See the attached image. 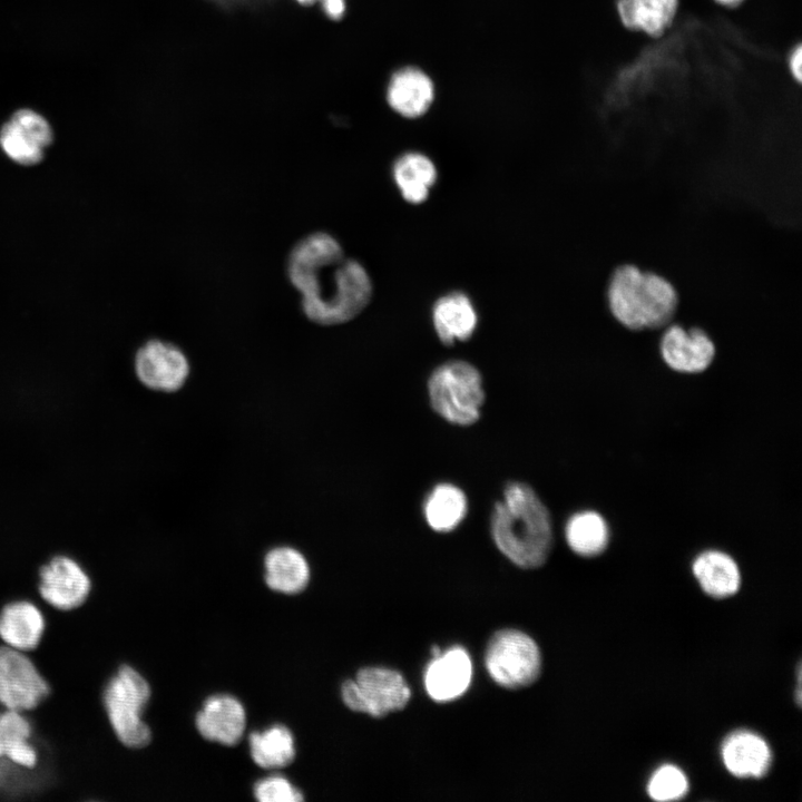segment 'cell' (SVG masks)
Listing matches in <instances>:
<instances>
[{"label": "cell", "instance_id": "6da1fadb", "mask_svg": "<svg viewBox=\"0 0 802 802\" xmlns=\"http://www.w3.org/2000/svg\"><path fill=\"white\" fill-rule=\"evenodd\" d=\"M490 529L501 554L525 569L541 567L554 546L549 510L535 489L522 481L506 485L502 500L493 506Z\"/></svg>", "mask_w": 802, "mask_h": 802}, {"label": "cell", "instance_id": "7a4b0ae2", "mask_svg": "<svg viewBox=\"0 0 802 802\" xmlns=\"http://www.w3.org/2000/svg\"><path fill=\"white\" fill-rule=\"evenodd\" d=\"M299 293L305 317L330 326L356 317L370 303L373 286L366 268L344 256L321 267Z\"/></svg>", "mask_w": 802, "mask_h": 802}, {"label": "cell", "instance_id": "3957f363", "mask_svg": "<svg viewBox=\"0 0 802 802\" xmlns=\"http://www.w3.org/2000/svg\"><path fill=\"white\" fill-rule=\"evenodd\" d=\"M606 299L613 317L633 331L668 325L678 305L677 292L668 280L633 264L615 268Z\"/></svg>", "mask_w": 802, "mask_h": 802}, {"label": "cell", "instance_id": "277c9868", "mask_svg": "<svg viewBox=\"0 0 802 802\" xmlns=\"http://www.w3.org/2000/svg\"><path fill=\"white\" fill-rule=\"evenodd\" d=\"M427 387L431 408L446 421L467 427L479 420L486 393L482 375L470 362H443L432 371Z\"/></svg>", "mask_w": 802, "mask_h": 802}, {"label": "cell", "instance_id": "5b68a950", "mask_svg": "<svg viewBox=\"0 0 802 802\" xmlns=\"http://www.w3.org/2000/svg\"><path fill=\"white\" fill-rule=\"evenodd\" d=\"M149 698L148 683L128 665H123L105 687L102 702L109 723L126 746L138 749L150 742V730L143 720Z\"/></svg>", "mask_w": 802, "mask_h": 802}, {"label": "cell", "instance_id": "8992f818", "mask_svg": "<svg viewBox=\"0 0 802 802\" xmlns=\"http://www.w3.org/2000/svg\"><path fill=\"white\" fill-rule=\"evenodd\" d=\"M485 664L498 685L516 689L537 681L541 671V656L530 636L517 629H503L490 638Z\"/></svg>", "mask_w": 802, "mask_h": 802}, {"label": "cell", "instance_id": "52a82bcc", "mask_svg": "<svg viewBox=\"0 0 802 802\" xmlns=\"http://www.w3.org/2000/svg\"><path fill=\"white\" fill-rule=\"evenodd\" d=\"M341 694L350 710L373 717H383L402 710L411 697L403 676L385 667L361 668L355 679H348L342 684Z\"/></svg>", "mask_w": 802, "mask_h": 802}, {"label": "cell", "instance_id": "ba28073f", "mask_svg": "<svg viewBox=\"0 0 802 802\" xmlns=\"http://www.w3.org/2000/svg\"><path fill=\"white\" fill-rule=\"evenodd\" d=\"M49 694V684L25 652L0 646V705L26 712Z\"/></svg>", "mask_w": 802, "mask_h": 802}, {"label": "cell", "instance_id": "9c48e42d", "mask_svg": "<svg viewBox=\"0 0 802 802\" xmlns=\"http://www.w3.org/2000/svg\"><path fill=\"white\" fill-rule=\"evenodd\" d=\"M135 372L145 387L156 391L175 392L186 382L189 362L175 344L162 340H149L135 355Z\"/></svg>", "mask_w": 802, "mask_h": 802}, {"label": "cell", "instance_id": "30bf717a", "mask_svg": "<svg viewBox=\"0 0 802 802\" xmlns=\"http://www.w3.org/2000/svg\"><path fill=\"white\" fill-rule=\"evenodd\" d=\"M52 139L49 121L29 108L17 110L0 129V148L8 158L23 166L40 163Z\"/></svg>", "mask_w": 802, "mask_h": 802}, {"label": "cell", "instance_id": "8fae6325", "mask_svg": "<svg viewBox=\"0 0 802 802\" xmlns=\"http://www.w3.org/2000/svg\"><path fill=\"white\" fill-rule=\"evenodd\" d=\"M91 581L84 568L68 556H56L39 569L38 591L59 610H71L87 599Z\"/></svg>", "mask_w": 802, "mask_h": 802}, {"label": "cell", "instance_id": "7c38bea8", "mask_svg": "<svg viewBox=\"0 0 802 802\" xmlns=\"http://www.w3.org/2000/svg\"><path fill=\"white\" fill-rule=\"evenodd\" d=\"M659 351L665 364L679 373L704 372L713 362L715 345L700 327L668 325L662 334Z\"/></svg>", "mask_w": 802, "mask_h": 802}, {"label": "cell", "instance_id": "4fadbf2b", "mask_svg": "<svg viewBox=\"0 0 802 802\" xmlns=\"http://www.w3.org/2000/svg\"><path fill=\"white\" fill-rule=\"evenodd\" d=\"M472 678V663L467 651L453 646L433 657L424 673L428 695L436 702H449L468 689Z\"/></svg>", "mask_w": 802, "mask_h": 802}, {"label": "cell", "instance_id": "5bb4252c", "mask_svg": "<svg viewBox=\"0 0 802 802\" xmlns=\"http://www.w3.org/2000/svg\"><path fill=\"white\" fill-rule=\"evenodd\" d=\"M344 257L340 242L330 233L319 231L297 241L286 260V275L299 292L321 267Z\"/></svg>", "mask_w": 802, "mask_h": 802}, {"label": "cell", "instance_id": "9a60e30c", "mask_svg": "<svg viewBox=\"0 0 802 802\" xmlns=\"http://www.w3.org/2000/svg\"><path fill=\"white\" fill-rule=\"evenodd\" d=\"M721 757L725 769L741 779L762 777L772 763L767 742L747 730L735 731L725 737L721 746Z\"/></svg>", "mask_w": 802, "mask_h": 802}, {"label": "cell", "instance_id": "2e32d148", "mask_svg": "<svg viewBox=\"0 0 802 802\" xmlns=\"http://www.w3.org/2000/svg\"><path fill=\"white\" fill-rule=\"evenodd\" d=\"M246 715L241 702L231 695H213L196 715V727L206 740L236 744L245 730Z\"/></svg>", "mask_w": 802, "mask_h": 802}, {"label": "cell", "instance_id": "e0dca14e", "mask_svg": "<svg viewBox=\"0 0 802 802\" xmlns=\"http://www.w3.org/2000/svg\"><path fill=\"white\" fill-rule=\"evenodd\" d=\"M385 96L397 114L405 118H419L434 100V85L423 70L409 66L391 76Z\"/></svg>", "mask_w": 802, "mask_h": 802}, {"label": "cell", "instance_id": "ac0fdd59", "mask_svg": "<svg viewBox=\"0 0 802 802\" xmlns=\"http://www.w3.org/2000/svg\"><path fill=\"white\" fill-rule=\"evenodd\" d=\"M432 324L444 345L469 340L477 327L478 315L470 297L463 292L440 296L432 307Z\"/></svg>", "mask_w": 802, "mask_h": 802}, {"label": "cell", "instance_id": "d6986e66", "mask_svg": "<svg viewBox=\"0 0 802 802\" xmlns=\"http://www.w3.org/2000/svg\"><path fill=\"white\" fill-rule=\"evenodd\" d=\"M46 622L41 610L28 600H14L0 610V638L6 646L29 652L43 635Z\"/></svg>", "mask_w": 802, "mask_h": 802}, {"label": "cell", "instance_id": "ffe728a7", "mask_svg": "<svg viewBox=\"0 0 802 802\" xmlns=\"http://www.w3.org/2000/svg\"><path fill=\"white\" fill-rule=\"evenodd\" d=\"M692 571L702 590L713 598L735 595L741 587V571L726 552L705 550L693 561Z\"/></svg>", "mask_w": 802, "mask_h": 802}, {"label": "cell", "instance_id": "44dd1931", "mask_svg": "<svg viewBox=\"0 0 802 802\" xmlns=\"http://www.w3.org/2000/svg\"><path fill=\"white\" fill-rule=\"evenodd\" d=\"M393 180L401 196L410 204L427 200L438 178L434 163L419 151L400 155L392 166Z\"/></svg>", "mask_w": 802, "mask_h": 802}, {"label": "cell", "instance_id": "7402d4cb", "mask_svg": "<svg viewBox=\"0 0 802 802\" xmlns=\"http://www.w3.org/2000/svg\"><path fill=\"white\" fill-rule=\"evenodd\" d=\"M265 581L280 593L302 591L310 580V567L305 557L292 547H275L264 559Z\"/></svg>", "mask_w": 802, "mask_h": 802}, {"label": "cell", "instance_id": "603a6c76", "mask_svg": "<svg viewBox=\"0 0 802 802\" xmlns=\"http://www.w3.org/2000/svg\"><path fill=\"white\" fill-rule=\"evenodd\" d=\"M678 0H617V16L624 27L661 36L674 20Z\"/></svg>", "mask_w": 802, "mask_h": 802}, {"label": "cell", "instance_id": "cb8c5ba5", "mask_svg": "<svg viewBox=\"0 0 802 802\" xmlns=\"http://www.w3.org/2000/svg\"><path fill=\"white\" fill-rule=\"evenodd\" d=\"M568 547L578 556L590 558L603 554L609 542V528L597 511L583 510L574 514L565 527Z\"/></svg>", "mask_w": 802, "mask_h": 802}, {"label": "cell", "instance_id": "d4e9b609", "mask_svg": "<svg viewBox=\"0 0 802 802\" xmlns=\"http://www.w3.org/2000/svg\"><path fill=\"white\" fill-rule=\"evenodd\" d=\"M468 501L464 492L451 483L437 485L426 499L423 512L427 524L438 532L456 529L464 519Z\"/></svg>", "mask_w": 802, "mask_h": 802}, {"label": "cell", "instance_id": "484cf974", "mask_svg": "<svg viewBox=\"0 0 802 802\" xmlns=\"http://www.w3.org/2000/svg\"><path fill=\"white\" fill-rule=\"evenodd\" d=\"M251 755L264 769L284 767L295 757L292 732L284 725H273L250 735Z\"/></svg>", "mask_w": 802, "mask_h": 802}, {"label": "cell", "instance_id": "4316f807", "mask_svg": "<svg viewBox=\"0 0 802 802\" xmlns=\"http://www.w3.org/2000/svg\"><path fill=\"white\" fill-rule=\"evenodd\" d=\"M688 780L677 766L665 764L651 775L646 791L648 796L658 802H669L683 799L688 792Z\"/></svg>", "mask_w": 802, "mask_h": 802}, {"label": "cell", "instance_id": "83f0119b", "mask_svg": "<svg viewBox=\"0 0 802 802\" xmlns=\"http://www.w3.org/2000/svg\"><path fill=\"white\" fill-rule=\"evenodd\" d=\"M31 725L22 712L4 710L0 713V759L29 742Z\"/></svg>", "mask_w": 802, "mask_h": 802}, {"label": "cell", "instance_id": "f1b7e54d", "mask_svg": "<svg viewBox=\"0 0 802 802\" xmlns=\"http://www.w3.org/2000/svg\"><path fill=\"white\" fill-rule=\"evenodd\" d=\"M254 795L261 802H297L304 799L301 791L280 775L258 781L254 786Z\"/></svg>", "mask_w": 802, "mask_h": 802}, {"label": "cell", "instance_id": "f546056e", "mask_svg": "<svg viewBox=\"0 0 802 802\" xmlns=\"http://www.w3.org/2000/svg\"><path fill=\"white\" fill-rule=\"evenodd\" d=\"M301 6H312L315 3H320L322 7L323 12L325 16L330 19L339 20L341 19L346 10V1L345 0H295Z\"/></svg>", "mask_w": 802, "mask_h": 802}, {"label": "cell", "instance_id": "4dcf8cb0", "mask_svg": "<svg viewBox=\"0 0 802 802\" xmlns=\"http://www.w3.org/2000/svg\"><path fill=\"white\" fill-rule=\"evenodd\" d=\"M789 71L791 72L793 80H795L798 84L801 82L802 79V48L801 45L798 43L791 51L789 56Z\"/></svg>", "mask_w": 802, "mask_h": 802}, {"label": "cell", "instance_id": "1f68e13d", "mask_svg": "<svg viewBox=\"0 0 802 802\" xmlns=\"http://www.w3.org/2000/svg\"><path fill=\"white\" fill-rule=\"evenodd\" d=\"M208 2L214 3L217 7L224 8V9H234L237 7H245V6H258L262 3H266L270 0H206Z\"/></svg>", "mask_w": 802, "mask_h": 802}, {"label": "cell", "instance_id": "d6a6232c", "mask_svg": "<svg viewBox=\"0 0 802 802\" xmlns=\"http://www.w3.org/2000/svg\"><path fill=\"white\" fill-rule=\"evenodd\" d=\"M717 3L725 6V7H734L740 4L743 0H714Z\"/></svg>", "mask_w": 802, "mask_h": 802}, {"label": "cell", "instance_id": "836d02e7", "mask_svg": "<svg viewBox=\"0 0 802 802\" xmlns=\"http://www.w3.org/2000/svg\"><path fill=\"white\" fill-rule=\"evenodd\" d=\"M431 653H432L433 657H437V656H439L442 652H441V649H440L439 646H433V647L431 648Z\"/></svg>", "mask_w": 802, "mask_h": 802}]
</instances>
